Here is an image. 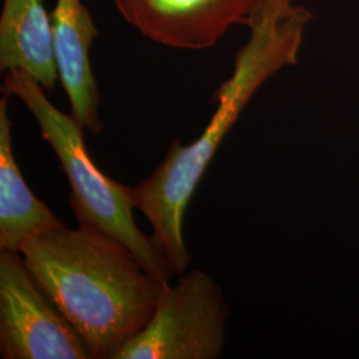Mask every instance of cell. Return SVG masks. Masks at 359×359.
<instances>
[{"label":"cell","mask_w":359,"mask_h":359,"mask_svg":"<svg viewBox=\"0 0 359 359\" xmlns=\"http://www.w3.org/2000/svg\"><path fill=\"white\" fill-rule=\"evenodd\" d=\"M20 255L93 359H115L142 332L168 283L144 269L126 245L86 225L38 234Z\"/></svg>","instance_id":"cell-1"},{"label":"cell","mask_w":359,"mask_h":359,"mask_svg":"<svg viewBox=\"0 0 359 359\" xmlns=\"http://www.w3.org/2000/svg\"><path fill=\"white\" fill-rule=\"evenodd\" d=\"M1 90L16 96L34 115L41 136L60 161L71 193L69 208L79 225L92 226L126 245L152 276L170 281L175 271L152 237L135 222L133 189L105 176L90 158L84 142V127L72 115L59 111L48 100L44 87L25 71L4 74Z\"/></svg>","instance_id":"cell-2"},{"label":"cell","mask_w":359,"mask_h":359,"mask_svg":"<svg viewBox=\"0 0 359 359\" xmlns=\"http://www.w3.org/2000/svg\"><path fill=\"white\" fill-rule=\"evenodd\" d=\"M229 306L205 271L164 283L151 321L115 359H217L225 345Z\"/></svg>","instance_id":"cell-3"},{"label":"cell","mask_w":359,"mask_h":359,"mask_svg":"<svg viewBox=\"0 0 359 359\" xmlns=\"http://www.w3.org/2000/svg\"><path fill=\"white\" fill-rule=\"evenodd\" d=\"M0 357L93 359L81 335L27 268L20 253L0 250Z\"/></svg>","instance_id":"cell-4"},{"label":"cell","mask_w":359,"mask_h":359,"mask_svg":"<svg viewBox=\"0 0 359 359\" xmlns=\"http://www.w3.org/2000/svg\"><path fill=\"white\" fill-rule=\"evenodd\" d=\"M129 26L154 43L206 50L231 27L248 25L265 0H112Z\"/></svg>","instance_id":"cell-5"},{"label":"cell","mask_w":359,"mask_h":359,"mask_svg":"<svg viewBox=\"0 0 359 359\" xmlns=\"http://www.w3.org/2000/svg\"><path fill=\"white\" fill-rule=\"evenodd\" d=\"M51 20L57 74L71 104V115L90 133L99 135L104 128L102 100L90 56L99 29L81 0H56Z\"/></svg>","instance_id":"cell-6"},{"label":"cell","mask_w":359,"mask_h":359,"mask_svg":"<svg viewBox=\"0 0 359 359\" xmlns=\"http://www.w3.org/2000/svg\"><path fill=\"white\" fill-rule=\"evenodd\" d=\"M20 69L44 90L56 87L51 15L43 0H3L0 15V71Z\"/></svg>","instance_id":"cell-7"},{"label":"cell","mask_w":359,"mask_h":359,"mask_svg":"<svg viewBox=\"0 0 359 359\" xmlns=\"http://www.w3.org/2000/svg\"><path fill=\"white\" fill-rule=\"evenodd\" d=\"M8 97L0 99V250L20 253L29 238L65 224L35 197L22 176L13 156Z\"/></svg>","instance_id":"cell-8"},{"label":"cell","mask_w":359,"mask_h":359,"mask_svg":"<svg viewBox=\"0 0 359 359\" xmlns=\"http://www.w3.org/2000/svg\"><path fill=\"white\" fill-rule=\"evenodd\" d=\"M294 7V0H265L259 11L253 16L261 15H271V16H281L283 13H289ZM252 18V19H253ZM250 19V20H252ZM249 20V22H250Z\"/></svg>","instance_id":"cell-9"}]
</instances>
